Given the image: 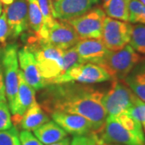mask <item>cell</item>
<instances>
[{"label": "cell", "instance_id": "cell-1", "mask_svg": "<svg viewBox=\"0 0 145 145\" xmlns=\"http://www.w3.org/2000/svg\"><path fill=\"white\" fill-rule=\"evenodd\" d=\"M40 105L46 112H66L82 115L89 121L93 132L103 128L107 113L102 103L104 93L86 84H50L42 89Z\"/></svg>", "mask_w": 145, "mask_h": 145}, {"label": "cell", "instance_id": "cell-2", "mask_svg": "<svg viewBox=\"0 0 145 145\" xmlns=\"http://www.w3.org/2000/svg\"><path fill=\"white\" fill-rule=\"evenodd\" d=\"M25 47L34 55L36 65L46 86L62 73L64 50L52 45L34 33H24Z\"/></svg>", "mask_w": 145, "mask_h": 145}, {"label": "cell", "instance_id": "cell-3", "mask_svg": "<svg viewBox=\"0 0 145 145\" xmlns=\"http://www.w3.org/2000/svg\"><path fill=\"white\" fill-rule=\"evenodd\" d=\"M141 58L139 53L127 44L118 51H110L99 65L108 72L112 81L124 80Z\"/></svg>", "mask_w": 145, "mask_h": 145}, {"label": "cell", "instance_id": "cell-4", "mask_svg": "<svg viewBox=\"0 0 145 145\" xmlns=\"http://www.w3.org/2000/svg\"><path fill=\"white\" fill-rule=\"evenodd\" d=\"M111 80L109 73L102 66L93 63H85L70 68L63 74L51 81L50 84L77 82L95 84Z\"/></svg>", "mask_w": 145, "mask_h": 145}, {"label": "cell", "instance_id": "cell-5", "mask_svg": "<svg viewBox=\"0 0 145 145\" xmlns=\"http://www.w3.org/2000/svg\"><path fill=\"white\" fill-rule=\"evenodd\" d=\"M36 34L47 43L62 50L75 46L80 40L73 27L67 21L57 20V19L50 24L43 25L40 31Z\"/></svg>", "mask_w": 145, "mask_h": 145}, {"label": "cell", "instance_id": "cell-6", "mask_svg": "<svg viewBox=\"0 0 145 145\" xmlns=\"http://www.w3.org/2000/svg\"><path fill=\"white\" fill-rule=\"evenodd\" d=\"M18 45L11 43L6 45L2 54V66L5 83L6 97L9 109L15 103L19 86V61Z\"/></svg>", "mask_w": 145, "mask_h": 145}, {"label": "cell", "instance_id": "cell-7", "mask_svg": "<svg viewBox=\"0 0 145 145\" xmlns=\"http://www.w3.org/2000/svg\"><path fill=\"white\" fill-rule=\"evenodd\" d=\"M135 96L123 80H113L110 89L103 96L102 103L108 115L115 116L127 111Z\"/></svg>", "mask_w": 145, "mask_h": 145}, {"label": "cell", "instance_id": "cell-8", "mask_svg": "<svg viewBox=\"0 0 145 145\" xmlns=\"http://www.w3.org/2000/svg\"><path fill=\"white\" fill-rule=\"evenodd\" d=\"M106 17L103 8L95 7L82 16L67 22L73 27L80 40L101 39Z\"/></svg>", "mask_w": 145, "mask_h": 145}, {"label": "cell", "instance_id": "cell-9", "mask_svg": "<svg viewBox=\"0 0 145 145\" xmlns=\"http://www.w3.org/2000/svg\"><path fill=\"white\" fill-rule=\"evenodd\" d=\"M131 27L129 22L106 17L101 40L110 51H118L129 44Z\"/></svg>", "mask_w": 145, "mask_h": 145}, {"label": "cell", "instance_id": "cell-10", "mask_svg": "<svg viewBox=\"0 0 145 145\" xmlns=\"http://www.w3.org/2000/svg\"><path fill=\"white\" fill-rule=\"evenodd\" d=\"M95 134L99 140L106 143L122 145H145V140H141L126 129L113 115L106 117L103 128Z\"/></svg>", "mask_w": 145, "mask_h": 145}, {"label": "cell", "instance_id": "cell-11", "mask_svg": "<svg viewBox=\"0 0 145 145\" xmlns=\"http://www.w3.org/2000/svg\"><path fill=\"white\" fill-rule=\"evenodd\" d=\"M5 13L10 28V36L17 39L29 27L27 0H16L11 4L6 6Z\"/></svg>", "mask_w": 145, "mask_h": 145}, {"label": "cell", "instance_id": "cell-12", "mask_svg": "<svg viewBox=\"0 0 145 145\" xmlns=\"http://www.w3.org/2000/svg\"><path fill=\"white\" fill-rule=\"evenodd\" d=\"M35 103H36V90L27 83L23 72L20 69L18 91L15 103L10 108L12 115L11 121H13L16 127H19L23 114Z\"/></svg>", "mask_w": 145, "mask_h": 145}, {"label": "cell", "instance_id": "cell-13", "mask_svg": "<svg viewBox=\"0 0 145 145\" xmlns=\"http://www.w3.org/2000/svg\"><path fill=\"white\" fill-rule=\"evenodd\" d=\"M100 0H54V17L59 20L68 21L82 16Z\"/></svg>", "mask_w": 145, "mask_h": 145}, {"label": "cell", "instance_id": "cell-14", "mask_svg": "<svg viewBox=\"0 0 145 145\" xmlns=\"http://www.w3.org/2000/svg\"><path fill=\"white\" fill-rule=\"evenodd\" d=\"M50 114L53 121L66 133L72 135H82L93 131L92 124L82 115L59 111Z\"/></svg>", "mask_w": 145, "mask_h": 145}, {"label": "cell", "instance_id": "cell-15", "mask_svg": "<svg viewBox=\"0 0 145 145\" xmlns=\"http://www.w3.org/2000/svg\"><path fill=\"white\" fill-rule=\"evenodd\" d=\"M17 55L20 70L27 83L36 91L42 89L45 85L37 67L34 55L25 46L18 50Z\"/></svg>", "mask_w": 145, "mask_h": 145}, {"label": "cell", "instance_id": "cell-16", "mask_svg": "<svg viewBox=\"0 0 145 145\" xmlns=\"http://www.w3.org/2000/svg\"><path fill=\"white\" fill-rule=\"evenodd\" d=\"M75 48L83 64L93 63L99 65L110 52L101 39L80 40Z\"/></svg>", "mask_w": 145, "mask_h": 145}, {"label": "cell", "instance_id": "cell-17", "mask_svg": "<svg viewBox=\"0 0 145 145\" xmlns=\"http://www.w3.org/2000/svg\"><path fill=\"white\" fill-rule=\"evenodd\" d=\"M135 95L145 103V56L123 80Z\"/></svg>", "mask_w": 145, "mask_h": 145}, {"label": "cell", "instance_id": "cell-18", "mask_svg": "<svg viewBox=\"0 0 145 145\" xmlns=\"http://www.w3.org/2000/svg\"><path fill=\"white\" fill-rule=\"evenodd\" d=\"M48 121V115L40 106V105L36 102L23 114L19 127L23 130L31 131L36 130Z\"/></svg>", "mask_w": 145, "mask_h": 145}, {"label": "cell", "instance_id": "cell-19", "mask_svg": "<svg viewBox=\"0 0 145 145\" xmlns=\"http://www.w3.org/2000/svg\"><path fill=\"white\" fill-rule=\"evenodd\" d=\"M33 131L36 138L45 145L56 143L67 137V133L54 121H48Z\"/></svg>", "mask_w": 145, "mask_h": 145}, {"label": "cell", "instance_id": "cell-20", "mask_svg": "<svg viewBox=\"0 0 145 145\" xmlns=\"http://www.w3.org/2000/svg\"><path fill=\"white\" fill-rule=\"evenodd\" d=\"M131 0H103V10L110 18L128 22Z\"/></svg>", "mask_w": 145, "mask_h": 145}, {"label": "cell", "instance_id": "cell-21", "mask_svg": "<svg viewBox=\"0 0 145 145\" xmlns=\"http://www.w3.org/2000/svg\"><path fill=\"white\" fill-rule=\"evenodd\" d=\"M129 45L140 55L145 56V25L135 24L131 27Z\"/></svg>", "mask_w": 145, "mask_h": 145}, {"label": "cell", "instance_id": "cell-22", "mask_svg": "<svg viewBox=\"0 0 145 145\" xmlns=\"http://www.w3.org/2000/svg\"><path fill=\"white\" fill-rule=\"evenodd\" d=\"M115 118L126 129L132 132L134 135L139 137L141 140H145L144 132L141 123L134 119L127 112L125 111L123 113H120L118 115H115Z\"/></svg>", "mask_w": 145, "mask_h": 145}, {"label": "cell", "instance_id": "cell-23", "mask_svg": "<svg viewBox=\"0 0 145 145\" xmlns=\"http://www.w3.org/2000/svg\"><path fill=\"white\" fill-rule=\"evenodd\" d=\"M27 4L29 27H31V31L34 33H38L40 31L44 23L41 10L37 0H27Z\"/></svg>", "mask_w": 145, "mask_h": 145}, {"label": "cell", "instance_id": "cell-24", "mask_svg": "<svg viewBox=\"0 0 145 145\" xmlns=\"http://www.w3.org/2000/svg\"><path fill=\"white\" fill-rule=\"evenodd\" d=\"M81 64H83V63L80 59V57L76 50L75 46L71 47L66 50H64L63 68L61 74L66 72L70 68L73 67L75 65H81Z\"/></svg>", "mask_w": 145, "mask_h": 145}, {"label": "cell", "instance_id": "cell-25", "mask_svg": "<svg viewBox=\"0 0 145 145\" xmlns=\"http://www.w3.org/2000/svg\"><path fill=\"white\" fill-rule=\"evenodd\" d=\"M0 145H21L17 127L0 131Z\"/></svg>", "mask_w": 145, "mask_h": 145}, {"label": "cell", "instance_id": "cell-26", "mask_svg": "<svg viewBox=\"0 0 145 145\" xmlns=\"http://www.w3.org/2000/svg\"><path fill=\"white\" fill-rule=\"evenodd\" d=\"M126 112L142 123H145V103L135 96L133 103Z\"/></svg>", "mask_w": 145, "mask_h": 145}, {"label": "cell", "instance_id": "cell-27", "mask_svg": "<svg viewBox=\"0 0 145 145\" xmlns=\"http://www.w3.org/2000/svg\"><path fill=\"white\" fill-rule=\"evenodd\" d=\"M37 2L43 15V25L50 24L55 20L52 0H37Z\"/></svg>", "mask_w": 145, "mask_h": 145}, {"label": "cell", "instance_id": "cell-28", "mask_svg": "<svg viewBox=\"0 0 145 145\" xmlns=\"http://www.w3.org/2000/svg\"><path fill=\"white\" fill-rule=\"evenodd\" d=\"M12 127L9 106L7 103H0V131L7 130Z\"/></svg>", "mask_w": 145, "mask_h": 145}, {"label": "cell", "instance_id": "cell-29", "mask_svg": "<svg viewBox=\"0 0 145 145\" xmlns=\"http://www.w3.org/2000/svg\"><path fill=\"white\" fill-rule=\"evenodd\" d=\"M144 6L139 0H131L129 3V17L128 22L131 24H136L138 19L141 15Z\"/></svg>", "mask_w": 145, "mask_h": 145}, {"label": "cell", "instance_id": "cell-30", "mask_svg": "<svg viewBox=\"0 0 145 145\" xmlns=\"http://www.w3.org/2000/svg\"><path fill=\"white\" fill-rule=\"evenodd\" d=\"M97 135L94 132L82 135H74L69 145H96Z\"/></svg>", "mask_w": 145, "mask_h": 145}, {"label": "cell", "instance_id": "cell-31", "mask_svg": "<svg viewBox=\"0 0 145 145\" xmlns=\"http://www.w3.org/2000/svg\"><path fill=\"white\" fill-rule=\"evenodd\" d=\"M19 137L21 145H43L30 131L22 130L19 133Z\"/></svg>", "mask_w": 145, "mask_h": 145}, {"label": "cell", "instance_id": "cell-32", "mask_svg": "<svg viewBox=\"0 0 145 145\" xmlns=\"http://www.w3.org/2000/svg\"><path fill=\"white\" fill-rule=\"evenodd\" d=\"M10 36V28L7 24L5 11H3L0 16V44H4Z\"/></svg>", "mask_w": 145, "mask_h": 145}, {"label": "cell", "instance_id": "cell-33", "mask_svg": "<svg viewBox=\"0 0 145 145\" xmlns=\"http://www.w3.org/2000/svg\"><path fill=\"white\" fill-rule=\"evenodd\" d=\"M6 97L5 83H4V77H3V66L0 64V103H7Z\"/></svg>", "mask_w": 145, "mask_h": 145}, {"label": "cell", "instance_id": "cell-34", "mask_svg": "<svg viewBox=\"0 0 145 145\" xmlns=\"http://www.w3.org/2000/svg\"><path fill=\"white\" fill-rule=\"evenodd\" d=\"M70 144V139L69 138H65L63 140H60L58 142H56V143H53V144H51L48 145H69Z\"/></svg>", "mask_w": 145, "mask_h": 145}, {"label": "cell", "instance_id": "cell-35", "mask_svg": "<svg viewBox=\"0 0 145 145\" xmlns=\"http://www.w3.org/2000/svg\"><path fill=\"white\" fill-rule=\"evenodd\" d=\"M137 23H140L141 24H144L145 25V7H144L143 10L141 12V15L138 19V22Z\"/></svg>", "mask_w": 145, "mask_h": 145}, {"label": "cell", "instance_id": "cell-36", "mask_svg": "<svg viewBox=\"0 0 145 145\" xmlns=\"http://www.w3.org/2000/svg\"><path fill=\"white\" fill-rule=\"evenodd\" d=\"M96 145H122V144H113V143H106V142H103V141L99 140V139L97 138V143H96Z\"/></svg>", "mask_w": 145, "mask_h": 145}, {"label": "cell", "instance_id": "cell-37", "mask_svg": "<svg viewBox=\"0 0 145 145\" xmlns=\"http://www.w3.org/2000/svg\"><path fill=\"white\" fill-rule=\"evenodd\" d=\"M1 1V3H3L5 6H8L11 4L14 1H16V0H0Z\"/></svg>", "mask_w": 145, "mask_h": 145}, {"label": "cell", "instance_id": "cell-38", "mask_svg": "<svg viewBox=\"0 0 145 145\" xmlns=\"http://www.w3.org/2000/svg\"><path fill=\"white\" fill-rule=\"evenodd\" d=\"M2 12H3V8H2V3H1V1H0V16H1Z\"/></svg>", "mask_w": 145, "mask_h": 145}, {"label": "cell", "instance_id": "cell-39", "mask_svg": "<svg viewBox=\"0 0 145 145\" xmlns=\"http://www.w3.org/2000/svg\"><path fill=\"white\" fill-rule=\"evenodd\" d=\"M139 1H140V3H141L145 7V0H139Z\"/></svg>", "mask_w": 145, "mask_h": 145}, {"label": "cell", "instance_id": "cell-40", "mask_svg": "<svg viewBox=\"0 0 145 145\" xmlns=\"http://www.w3.org/2000/svg\"><path fill=\"white\" fill-rule=\"evenodd\" d=\"M142 127H144V133H145V123H142Z\"/></svg>", "mask_w": 145, "mask_h": 145}]
</instances>
